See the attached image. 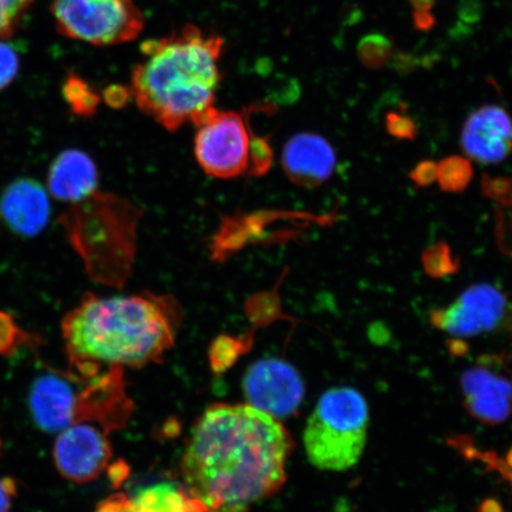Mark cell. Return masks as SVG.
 <instances>
[{"instance_id":"cell-7","label":"cell","mask_w":512,"mask_h":512,"mask_svg":"<svg viewBox=\"0 0 512 512\" xmlns=\"http://www.w3.org/2000/svg\"><path fill=\"white\" fill-rule=\"evenodd\" d=\"M51 10L63 36L94 46H117L137 38L144 17L132 0H53Z\"/></svg>"},{"instance_id":"cell-30","label":"cell","mask_w":512,"mask_h":512,"mask_svg":"<svg viewBox=\"0 0 512 512\" xmlns=\"http://www.w3.org/2000/svg\"><path fill=\"white\" fill-rule=\"evenodd\" d=\"M482 512H502V508L499 507L498 503L486 502L483 505Z\"/></svg>"},{"instance_id":"cell-19","label":"cell","mask_w":512,"mask_h":512,"mask_svg":"<svg viewBox=\"0 0 512 512\" xmlns=\"http://www.w3.org/2000/svg\"><path fill=\"white\" fill-rule=\"evenodd\" d=\"M63 93L76 114L91 115L100 104L99 96L79 76H68Z\"/></svg>"},{"instance_id":"cell-5","label":"cell","mask_w":512,"mask_h":512,"mask_svg":"<svg viewBox=\"0 0 512 512\" xmlns=\"http://www.w3.org/2000/svg\"><path fill=\"white\" fill-rule=\"evenodd\" d=\"M247 118V112L211 107L196 121L195 157L207 175L233 179L260 176L270 168L271 147L265 139L253 136Z\"/></svg>"},{"instance_id":"cell-16","label":"cell","mask_w":512,"mask_h":512,"mask_svg":"<svg viewBox=\"0 0 512 512\" xmlns=\"http://www.w3.org/2000/svg\"><path fill=\"white\" fill-rule=\"evenodd\" d=\"M48 183L57 200L79 204L98 191V170L85 152L64 151L51 165Z\"/></svg>"},{"instance_id":"cell-6","label":"cell","mask_w":512,"mask_h":512,"mask_svg":"<svg viewBox=\"0 0 512 512\" xmlns=\"http://www.w3.org/2000/svg\"><path fill=\"white\" fill-rule=\"evenodd\" d=\"M89 215L87 224L101 238L76 241L87 265L92 268L96 280L112 286L123 285L131 275L134 253H136L137 226L142 211L131 202L117 196L104 195L96 191L87 200L79 203Z\"/></svg>"},{"instance_id":"cell-22","label":"cell","mask_w":512,"mask_h":512,"mask_svg":"<svg viewBox=\"0 0 512 512\" xmlns=\"http://www.w3.org/2000/svg\"><path fill=\"white\" fill-rule=\"evenodd\" d=\"M28 336L19 329L8 313L0 312V355L10 356L27 341Z\"/></svg>"},{"instance_id":"cell-29","label":"cell","mask_w":512,"mask_h":512,"mask_svg":"<svg viewBox=\"0 0 512 512\" xmlns=\"http://www.w3.org/2000/svg\"><path fill=\"white\" fill-rule=\"evenodd\" d=\"M113 93L107 91L106 99L110 102L111 105H120L124 104L127 99V96L130 95L126 93L125 89L120 87L110 88Z\"/></svg>"},{"instance_id":"cell-26","label":"cell","mask_w":512,"mask_h":512,"mask_svg":"<svg viewBox=\"0 0 512 512\" xmlns=\"http://www.w3.org/2000/svg\"><path fill=\"white\" fill-rule=\"evenodd\" d=\"M387 126L390 134L401 139H413L416 134L412 119L401 113H389Z\"/></svg>"},{"instance_id":"cell-2","label":"cell","mask_w":512,"mask_h":512,"mask_svg":"<svg viewBox=\"0 0 512 512\" xmlns=\"http://www.w3.org/2000/svg\"><path fill=\"white\" fill-rule=\"evenodd\" d=\"M181 309L172 296L155 293L100 298L87 294L62 322V334L76 370L96 363L138 366L171 347Z\"/></svg>"},{"instance_id":"cell-10","label":"cell","mask_w":512,"mask_h":512,"mask_svg":"<svg viewBox=\"0 0 512 512\" xmlns=\"http://www.w3.org/2000/svg\"><path fill=\"white\" fill-rule=\"evenodd\" d=\"M507 298L497 287L479 284L467 288L451 305L434 310L435 328L456 338L476 337L494 331L502 322Z\"/></svg>"},{"instance_id":"cell-8","label":"cell","mask_w":512,"mask_h":512,"mask_svg":"<svg viewBox=\"0 0 512 512\" xmlns=\"http://www.w3.org/2000/svg\"><path fill=\"white\" fill-rule=\"evenodd\" d=\"M464 407L483 425H502L512 414V370L502 356H480L460 377Z\"/></svg>"},{"instance_id":"cell-9","label":"cell","mask_w":512,"mask_h":512,"mask_svg":"<svg viewBox=\"0 0 512 512\" xmlns=\"http://www.w3.org/2000/svg\"><path fill=\"white\" fill-rule=\"evenodd\" d=\"M248 405L273 416L288 418L304 399V383L298 371L287 362L267 358L253 364L243 380Z\"/></svg>"},{"instance_id":"cell-27","label":"cell","mask_w":512,"mask_h":512,"mask_svg":"<svg viewBox=\"0 0 512 512\" xmlns=\"http://www.w3.org/2000/svg\"><path fill=\"white\" fill-rule=\"evenodd\" d=\"M437 168V163L432 162V160H426V162L416 165V168L412 171L411 178L420 187H428V185L437 181Z\"/></svg>"},{"instance_id":"cell-3","label":"cell","mask_w":512,"mask_h":512,"mask_svg":"<svg viewBox=\"0 0 512 512\" xmlns=\"http://www.w3.org/2000/svg\"><path fill=\"white\" fill-rule=\"evenodd\" d=\"M222 48L221 37L192 25L146 41L130 89L139 110L169 132L195 124L214 107Z\"/></svg>"},{"instance_id":"cell-1","label":"cell","mask_w":512,"mask_h":512,"mask_svg":"<svg viewBox=\"0 0 512 512\" xmlns=\"http://www.w3.org/2000/svg\"><path fill=\"white\" fill-rule=\"evenodd\" d=\"M291 445L280 422L251 405L211 407L182 459L185 490L207 512H248L284 485Z\"/></svg>"},{"instance_id":"cell-13","label":"cell","mask_w":512,"mask_h":512,"mask_svg":"<svg viewBox=\"0 0 512 512\" xmlns=\"http://www.w3.org/2000/svg\"><path fill=\"white\" fill-rule=\"evenodd\" d=\"M462 147L482 164H497L512 152V119L501 106L486 105L466 119Z\"/></svg>"},{"instance_id":"cell-20","label":"cell","mask_w":512,"mask_h":512,"mask_svg":"<svg viewBox=\"0 0 512 512\" xmlns=\"http://www.w3.org/2000/svg\"><path fill=\"white\" fill-rule=\"evenodd\" d=\"M425 270L428 275L434 278H443L458 271V261L454 258L450 247L446 243H438L422 256Z\"/></svg>"},{"instance_id":"cell-12","label":"cell","mask_w":512,"mask_h":512,"mask_svg":"<svg viewBox=\"0 0 512 512\" xmlns=\"http://www.w3.org/2000/svg\"><path fill=\"white\" fill-rule=\"evenodd\" d=\"M32 419L41 430L57 433L81 422V390L60 371H47L32 383L29 394Z\"/></svg>"},{"instance_id":"cell-15","label":"cell","mask_w":512,"mask_h":512,"mask_svg":"<svg viewBox=\"0 0 512 512\" xmlns=\"http://www.w3.org/2000/svg\"><path fill=\"white\" fill-rule=\"evenodd\" d=\"M49 214L47 191L32 179L12 183L0 198V216L23 236L41 233L47 226Z\"/></svg>"},{"instance_id":"cell-24","label":"cell","mask_w":512,"mask_h":512,"mask_svg":"<svg viewBox=\"0 0 512 512\" xmlns=\"http://www.w3.org/2000/svg\"><path fill=\"white\" fill-rule=\"evenodd\" d=\"M19 70L17 49L10 43L0 41V91L11 85Z\"/></svg>"},{"instance_id":"cell-11","label":"cell","mask_w":512,"mask_h":512,"mask_svg":"<svg viewBox=\"0 0 512 512\" xmlns=\"http://www.w3.org/2000/svg\"><path fill=\"white\" fill-rule=\"evenodd\" d=\"M111 446L104 433L86 424H74L55 441L57 470L74 483H87L100 476L111 459Z\"/></svg>"},{"instance_id":"cell-21","label":"cell","mask_w":512,"mask_h":512,"mask_svg":"<svg viewBox=\"0 0 512 512\" xmlns=\"http://www.w3.org/2000/svg\"><path fill=\"white\" fill-rule=\"evenodd\" d=\"M32 3L34 0H0V38L14 35L19 19Z\"/></svg>"},{"instance_id":"cell-32","label":"cell","mask_w":512,"mask_h":512,"mask_svg":"<svg viewBox=\"0 0 512 512\" xmlns=\"http://www.w3.org/2000/svg\"><path fill=\"white\" fill-rule=\"evenodd\" d=\"M0 446H2V444H0Z\"/></svg>"},{"instance_id":"cell-31","label":"cell","mask_w":512,"mask_h":512,"mask_svg":"<svg viewBox=\"0 0 512 512\" xmlns=\"http://www.w3.org/2000/svg\"><path fill=\"white\" fill-rule=\"evenodd\" d=\"M507 465L510 467V469H512V448L508 453Z\"/></svg>"},{"instance_id":"cell-4","label":"cell","mask_w":512,"mask_h":512,"mask_svg":"<svg viewBox=\"0 0 512 512\" xmlns=\"http://www.w3.org/2000/svg\"><path fill=\"white\" fill-rule=\"evenodd\" d=\"M369 407L354 388L328 390L319 399L304 432L306 456L317 469L347 471L367 444Z\"/></svg>"},{"instance_id":"cell-14","label":"cell","mask_w":512,"mask_h":512,"mask_svg":"<svg viewBox=\"0 0 512 512\" xmlns=\"http://www.w3.org/2000/svg\"><path fill=\"white\" fill-rule=\"evenodd\" d=\"M288 178L300 187L313 188L334 174L336 155L328 140L315 133H299L288 140L283 152Z\"/></svg>"},{"instance_id":"cell-28","label":"cell","mask_w":512,"mask_h":512,"mask_svg":"<svg viewBox=\"0 0 512 512\" xmlns=\"http://www.w3.org/2000/svg\"><path fill=\"white\" fill-rule=\"evenodd\" d=\"M17 494V485L14 479L0 477V512H10L12 499Z\"/></svg>"},{"instance_id":"cell-17","label":"cell","mask_w":512,"mask_h":512,"mask_svg":"<svg viewBox=\"0 0 512 512\" xmlns=\"http://www.w3.org/2000/svg\"><path fill=\"white\" fill-rule=\"evenodd\" d=\"M98 512H207L206 508L172 483H156L139 488L125 503L107 502Z\"/></svg>"},{"instance_id":"cell-18","label":"cell","mask_w":512,"mask_h":512,"mask_svg":"<svg viewBox=\"0 0 512 512\" xmlns=\"http://www.w3.org/2000/svg\"><path fill=\"white\" fill-rule=\"evenodd\" d=\"M472 176V166L465 158L448 157L438 164L437 181L444 191H464L470 184Z\"/></svg>"},{"instance_id":"cell-25","label":"cell","mask_w":512,"mask_h":512,"mask_svg":"<svg viewBox=\"0 0 512 512\" xmlns=\"http://www.w3.org/2000/svg\"><path fill=\"white\" fill-rule=\"evenodd\" d=\"M412 9L414 27L419 31H428L435 25V0H408Z\"/></svg>"},{"instance_id":"cell-23","label":"cell","mask_w":512,"mask_h":512,"mask_svg":"<svg viewBox=\"0 0 512 512\" xmlns=\"http://www.w3.org/2000/svg\"><path fill=\"white\" fill-rule=\"evenodd\" d=\"M389 40L383 36L364 38L360 46L361 60L370 67H379L386 63L390 55Z\"/></svg>"}]
</instances>
